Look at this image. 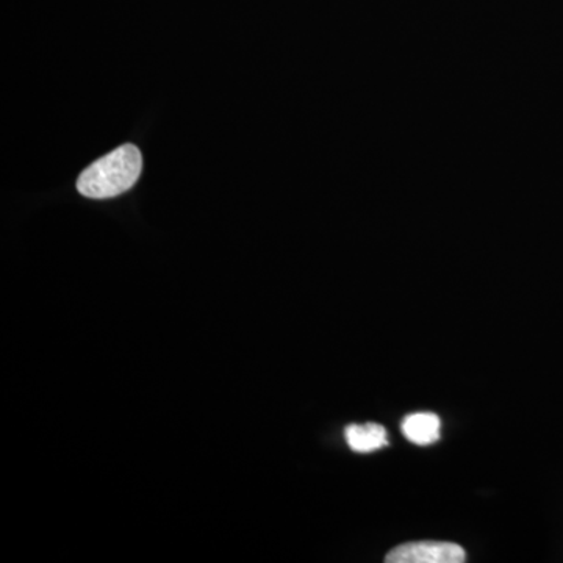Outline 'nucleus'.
Wrapping results in <instances>:
<instances>
[{
  "instance_id": "nucleus-4",
  "label": "nucleus",
  "mask_w": 563,
  "mask_h": 563,
  "mask_svg": "<svg viewBox=\"0 0 563 563\" xmlns=\"http://www.w3.org/2000/svg\"><path fill=\"white\" fill-rule=\"evenodd\" d=\"M402 432L415 444H432L440 439V418L433 413L409 415L402 422Z\"/></svg>"
},
{
  "instance_id": "nucleus-3",
  "label": "nucleus",
  "mask_w": 563,
  "mask_h": 563,
  "mask_svg": "<svg viewBox=\"0 0 563 563\" xmlns=\"http://www.w3.org/2000/svg\"><path fill=\"white\" fill-rule=\"evenodd\" d=\"M344 435H346L351 450L355 453H373L387 444V431L383 426L374 424V422H368L365 426L351 424L344 431Z\"/></svg>"
},
{
  "instance_id": "nucleus-1",
  "label": "nucleus",
  "mask_w": 563,
  "mask_h": 563,
  "mask_svg": "<svg viewBox=\"0 0 563 563\" xmlns=\"http://www.w3.org/2000/svg\"><path fill=\"white\" fill-rule=\"evenodd\" d=\"M143 158L139 147L124 144L88 166L77 179V190L91 199L117 198L140 179Z\"/></svg>"
},
{
  "instance_id": "nucleus-2",
  "label": "nucleus",
  "mask_w": 563,
  "mask_h": 563,
  "mask_svg": "<svg viewBox=\"0 0 563 563\" xmlns=\"http://www.w3.org/2000/svg\"><path fill=\"white\" fill-rule=\"evenodd\" d=\"M465 550L459 544L446 542L406 543L388 553L387 563H462Z\"/></svg>"
}]
</instances>
